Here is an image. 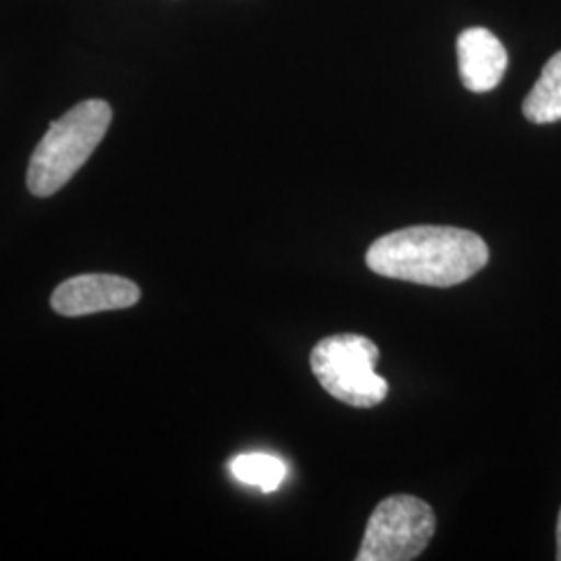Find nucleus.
I'll return each instance as SVG.
<instances>
[{
    "label": "nucleus",
    "mask_w": 561,
    "mask_h": 561,
    "mask_svg": "<svg viewBox=\"0 0 561 561\" xmlns=\"http://www.w3.org/2000/svg\"><path fill=\"white\" fill-rule=\"evenodd\" d=\"M379 347L362 335L341 333L319 341L310 354V366L324 391L354 408L379 405L389 385L377 375Z\"/></svg>",
    "instance_id": "3"
},
{
    "label": "nucleus",
    "mask_w": 561,
    "mask_h": 561,
    "mask_svg": "<svg viewBox=\"0 0 561 561\" xmlns=\"http://www.w3.org/2000/svg\"><path fill=\"white\" fill-rule=\"evenodd\" d=\"M140 301V287L117 275H80L60 283L50 304L60 317H88L104 310H123Z\"/></svg>",
    "instance_id": "5"
},
{
    "label": "nucleus",
    "mask_w": 561,
    "mask_h": 561,
    "mask_svg": "<svg viewBox=\"0 0 561 561\" xmlns=\"http://www.w3.org/2000/svg\"><path fill=\"white\" fill-rule=\"evenodd\" d=\"M558 560L561 561V510L560 518H558Z\"/></svg>",
    "instance_id": "9"
},
{
    "label": "nucleus",
    "mask_w": 561,
    "mask_h": 561,
    "mask_svg": "<svg viewBox=\"0 0 561 561\" xmlns=\"http://www.w3.org/2000/svg\"><path fill=\"white\" fill-rule=\"evenodd\" d=\"M229 468L236 481L259 486L264 493L277 491L287 479V463L271 454H241L231 460Z\"/></svg>",
    "instance_id": "8"
},
{
    "label": "nucleus",
    "mask_w": 561,
    "mask_h": 561,
    "mask_svg": "<svg viewBox=\"0 0 561 561\" xmlns=\"http://www.w3.org/2000/svg\"><path fill=\"white\" fill-rule=\"evenodd\" d=\"M489 262L481 236L439 225H419L375 241L366 252L373 273L431 287H454L474 277Z\"/></svg>",
    "instance_id": "1"
},
{
    "label": "nucleus",
    "mask_w": 561,
    "mask_h": 561,
    "mask_svg": "<svg viewBox=\"0 0 561 561\" xmlns=\"http://www.w3.org/2000/svg\"><path fill=\"white\" fill-rule=\"evenodd\" d=\"M111 119L106 102L85 101L55 121L30 159L27 190L36 198L57 194L99 148Z\"/></svg>",
    "instance_id": "2"
},
{
    "label": "nucleus",
    "mask_w": 561,
    "mask_h": 561,
    "mask_svg": "<svg viewBox=\"0 0 561 561\" xmlns=\"http://www.w3.org/2000/svg\"><path fill=\"white\" fill-rule=\"evenodd\" d=\"M522 113L539 125L561 121V50L542 67L541 78L524 99Z\"/></svg>",
    "instance_id": "7"
},
{
    "label": "nucleus",
    "mask_w": 561,
    "mask_h": 561,
    "mask_svg": "<svg viewBox=\"0 0 561 561\" xmlns=\"http://www.w3.org/2000/svg\"><path fill=\"white\" fill-rule=\"evenodd\" d=\"M458 67L461 83L470 92H489L502 83L507 53L495 34L484 27H470L458 38Z\"/></svg>",
    "instance_id": "6"
},
{
    "label": "nucleus",
    "mask_w": 561,
    "mask_h": 561,
    "mask_svg": "<svg viewBox=\"0 0 561 561\" xmlns=\"http://www.w3.org/2000/svg\"><path fill=\"white\" fill-rule=\"evenodd\" d=\"M437 520L431 505L412 495L382 500L362 539L358 561H408L419 558L435 537Z\"/></svg>",
    "instance_id": "4"
}]
</instances>
